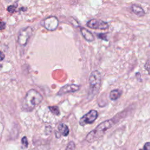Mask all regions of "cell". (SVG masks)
Here are the masks:
<instances>
[{"instance_id":"1","label":"cell","mask_w":150,"mask_h":150,"mask_svg":"<svg viewBox=\"0 0 150 150\" xmlns=\"http://www.w3.org/2000/svg\"><path fill=\"white\" fill-rule=\"evenodd\" d=\"M126 112L124 111L116 114L111 119L105 120L98 125L94 129L91 130L86 137V139L88 142H93L102 137L105 132L112 127L121 118H124Z\"/></svg>"},{"instance_id":"2","label":"cell","mask_w":150,"mask_h":150,"mask_svg":"<svg viewBox=\"0 0 150 150\" xmlns=\"http://www.w3.org/2000/svg\"><path fill=\"white\" fill-rule=\"evenodd\" d=\"M42 96L35 89L29 90L22 102V108L26 111H32L42 101Z\"/></svg>"},{"instance_id":"3","label":"cell","mask_w":150,"mask_h":150,"mask_svg":"<svg viewBox=\"0 0 150 150\" xmlns=\"http://www.w3.org/2000/svg\"><path fill=\"white\" fill-rule=\"evenodd\" d=\"M89 90L88 98L92 99L99 91L101 84V75L99 71L94 70L90 74L88 77Z\"/></svg>"},{"instance_id":"4","label":"cell","mask_w":150,"mask_h":150,"mask_svg":"<svg viewBox=\"0 0 150 150\" xmlns=\"http://www.w3.org/2000/svg\"><path fill=\"white\" fill-rule=\"evenodd\" d=\"M33 33V29L30 26H27L21 29L19 33L18 42L21 46H25Z\"/></svg>"},{"instance_id":"5","label":"cell","mask_w":150,"mask_h":150,"mask_svg":"<svg viewBox=\"0 0 150 150\" xmlns=\"http://www.w3.org/2000/svg\"><path fill=\"white\" fill-rule=\"evenodd\" d=\"M97 117L98 112L95 110H91L80 119L79 124L81 126H84L87 124H91L97 119Z\"/></svg>"},{"instance_id":"6","label":"cell","mask_w":150,"mask_h":150,"mask_svg":"<svg viewBox=\"0 0 150 150\" xmlns=\"http://www.w3.org/2000/svg\"><path fill=\"white\" fill-rule=\"evenodd\" d=\"M86 25L87 27L94 29H107L108 28L109 26L107 22H104L102 20H98L97 19H92L88 21Z\"/></svg>"},{"instance_id":"7","label":"cell","mask_w":150,"mask_h":150,"mask_svg":"<svg viewBox=\"0 0 150 150\" xmlns=\"http://www.w3.org/2000/svg\"><path fill=\"white\" fill-rule=\"evenodd\" d=\"M59 25V20L54 16L46 18L43 21V26L49 31L55 30Z\"/></svg>"},{"instance_id":"8","label":"cell","mask_w":150,"mask_h":150,"mask_svg":"<svg viewBox=\"0 0 150 150\" xmlns=\"http://www.w3.org/2000/svg\"><path fill=\"white\" fill-rule=\"evenodd\" d=\"M80 89V86L75 84H67L63 87H62L59 91L57 92V95L62 96L67 93H74Z\"/></svg>"},{"instance_id":"9","label":"cell","mask_w":150,"mask_h":150,"mask_svg":"<svg viewBox=\"0 0 150 150\" xmlns=\"http://www.w3.org/2000/svg\"><path fill=\"white\" fill-rule=\"evenodd\" d=\"M80 32L83 36V37L84 38V39L89 42H93L94 40V36L93 35V33L90 32L88 30L84 28H80Z\"/></svg>"},{"instance_id":"10","label":"cell","mask_w":150,"mask_h":150,"mask_svg":"<svg viewBox=\"0 0 150 150\" xmlns=\"http://www.w3.org/2000/svg\"><path fill=\"white\" fill-rule=\"evenodd\" d=\"M131 10L132 12L138 17H142L145 15L144 9L139 5L132 4L131 5Z\"/></svg>"},{"instance_id":"11","label":"cell","mask_w":150,"mask_h":150,"mask_svg":"<svg viewBox=\"0 0 150 150\" xmlns=\"http://www.w3.org/2000/svg\"><path fill=\"white\" fill-rule=\"evenodd\" d=\"M58 130L59 132L64 137L67 136L69 133V129L68 127L63 123H61L59 124V125L58 126Z\"/></svg>"},{"instance_id":"12","label":"cell","mask_w":150,"mask_h":150,"mask_svg":"<svg viewBox=\"0 0 150 150\" xmlns=\"http://www.w3.org/2000/svg\"><path fill=\"white\" fill-rule=\"evenodd\" d=\"M122 91L119 89L112 90L110 93V98L111 100H116L120 97Z\"/></svg>"},{"instance_id":"13","label":"cell","mask_w":150,"mask_h":150,"mask_svg":"<svg viewBox=\"0 0 150 150\" xmlns=\"http://www.w3.org/2000/svg\"><path fill=\"white\" fill-rule=\"evenodd\" d=\"M49 110L51 111L52 113L56 115H60V110L57 106H49Z\"/></svg>"},{"instance_id":"14","label":"cell","mask_w":150,"mask_h":150,"mask_svg":"<svg viewBox=\"0 0 150 150\" xmlns=\"http://www.w3.org/2000/svg\"><path fill=\"white\" fill-rule=\"evenodd\" d=\"M75 149H76V145L74 142L73 141H70L68 143L65 150H75Z\"/></svg>"},{"instance_id":"15","label":"cell","mask_w":150,"mask_h":150,"mask_svg":"<svg viewBox=\"0 0 150 150\" xmlns=\"http://www.w3.org/2000/svg\"><path fill=\"white\" fill-rule=\"evenodd\" d=\"M144 67H145V70H146L148 72V73L150 74V59H148V60L146 62V63H145V65H144Z\"/></svg>"},{"instance_id":"16","label":"cell","mask_w":150,"mask_h":150,"mask_svg":"<svg viewBox=\"0 0 150 150\" xmlns=\"http://www.w3.org/2000/svg\"><path fill=\"white\" fill-rule=\"evenodd\" d=\"M97 36H98L100 39H101L103 40L108 41V39H107V35L105 33H99V34H98Z\"/></svg>"},{"instance_id":"17","label":"cell","mask_w":150,"mask_h":150,"mask_svg":"<svg viewBox=\"0 0 150 150\" xmlns=\"http://www.w3.org/2000/svg\"><path fill=\"white\" fill-rule=\"evenodd\" d=\"M22 144L24 146L25 148H27L28 146V141L26 137H24L22 138Z\"/></svg>"},{"instance_id":"18","label":"cell","mask_w":150,"mask_h":150,"mask_svg":"<svg viewBox=\"0 0 150 150\" xmlns=\"http://www.w3.org/2000/svg\"><path fill=\"white\" fill-rule=\"evenodd\" d=\"M16 10V6L14 5H10L7 8V11L10 13H13Z\"/></svg>"},{"instance_id":"19","label":"cell","mask_w":150,"mask_h":150,"mask_svg":"<svg viewBox=\"0 0 150 150\" xmlns=\"http://www.w3.org/2000/svg\"><path fill=\"white\" fill-rule=\"evenodd\" d=\"M139 150H150V142H146L142 149H141Z\"/></svg>"},{"instance_id":"20","label":"cell","mask_w":150,"mask_h":150,"mask_svg":"<svg viewBox=\"0 0 150 150\" xmlns=\"http://www.w3.org/2000/svg\"><path fill=\"white\" fill-rule=\"evenodd\" d=\"M5 23L4 22H0V30H3L5 28Z\"/></svg>"},{"instance_id":"21","label":"cell","mask_w":150,"mask_h":150,"mask_svg":"<svg viewBox=\"0 0 150 150\" xmlns=\"http://www.w3.org/2000/svg\"><path fill=\"white\" fill-rule=\"evenodd\" d=\"M5 56L4 53L0 51V62L2 61L5 59Z\"/></svg>"},{"instance_id":"22","label":"cell","mask_w":150,"mask_h":150,"mask_svg":"<svg viewBox=\"0 0 150 150\" xmlns=\"http://www.w3.org/2000/svg\"><path fill=\"white\" fill-rule=\"evenodd\" d=\"M2 65L1 64H0V70L2 69Z\"/></svg>"}]
</instances>
